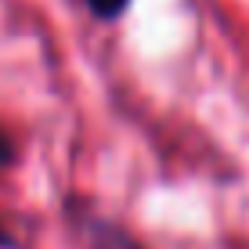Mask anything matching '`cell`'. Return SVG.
<instances>
[{
	"mask_svg": "<svg viewBox=\"0 0 249 249\" xmlns=\"http://www.w3.org/2000/svg\"><path fill=\"white\" fill-rule=\"evenodd\" d=\"M0 249H22V238L15 235V228L0 217Z\"/></svg>",
	"mask_w": 249,
	"mask_h": 249,
	"instance_id": "obj_4",
	"label": "cell"
},
{
	"mask_svg": "<svg viewBox=\"0 0 249 249\" xmlns=\"http://www.w3.org/2000/svg\"><path fill=\"white\" fill-rule=\"evenodd\" d=\"M18 162H22V148H18V141H15V134L7 130L4 123H0V177L11 174Z\"/></svg>",
	"mask_w": 249,
	"mask_h": 249,
	"instance_id": "obj_3",
	"label": "cell"
},
{
	"mask_svg": "<svg viewBox=\"0 0 249 249\" xmlns=\"http://www.w3.org/2000/svg\"><path fill=\"white\" fill-rule=\"evenodd\" d=\"M76 4H80L83 15H87L90 22H98V25H119L134 11V0H76Z\"/></svg>",
	"mask_w": 249,
	"mask_h": 249,
	"instance_id": "obj_2",
	"label": "cell"
},
{
	"mask_svg": "<svg viewBox=\"0 0 249 249\" xmlns=\"http://www.w3.org/2000/svg\"><path fill=\"white\" fill-rule=\"evenodd\" d=\"M62 224L80 249H152L126 220L98 210V202L80 192H69L62 199Z\"/></svg>",
	"mask_w": 249,
	"mask_h": 249,
	"instance_id": "obj_1",
	"label": "cell"
}]
</instances>
